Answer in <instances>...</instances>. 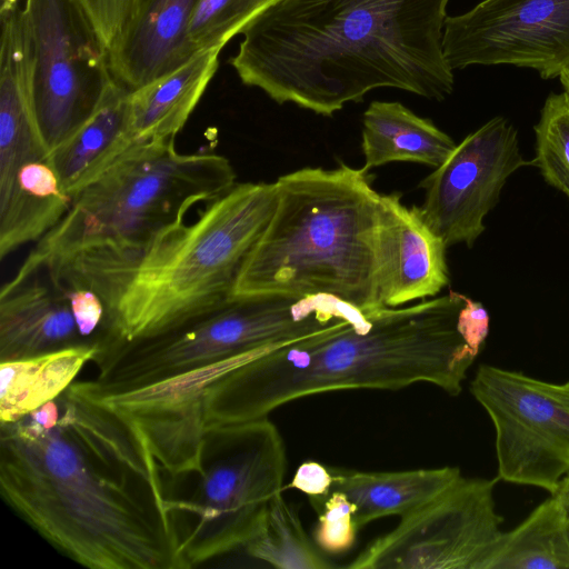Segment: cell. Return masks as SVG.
Returning a JSON list of instances; mask_svg holds the SVG:
<instances>
[{"label":"cell","instance_id":"obj_1","mask_svg":"<svg viewBox=\"0 0 569 569\" xmlns=\"http://www.w3.org/2000/svg\"><path fill=\"white\" fill-rule=\"evenodd\" d=\"M56 426L0 425L3 500L91 569H186L163 470L130 421L69 388Z\"/></svg>","mask_w":569,"mask_h":569},{"label":"cell","instance_id":"obj_2","mask_svg":"<svg viewBox=\"0 0 569 569\" xmlns=\"http://www.w3.org/2000/svg\"><path fill=\"white\" fill-rule=\"evenodd\" d=\"M450 0H277L240 32V80L277 103L331 117L371 90L443 100L455 84L442 38Z\"/></svg>","mask_w":569,"mask_h":569},{"label":"cell","instance_id":"obj_3","mask_svg":"<svg viewBox=\"0 0 569 569\" xmlns=\"http://www.w3.org/2000/svg\"><path fill=\"white\" fill-rule=\"evenodd\" d=\"M489 327L480 302L450 290L251 350L211 387L206 427L264 418L293 400L339 390H398L427 382L458 396Z\"/></svg>","mask_w":569,"mask_h":569},{"label":"cell","instance_id":"obj_4","mask_svg":"<svg viewBox=\"0 0 569 569\" xmlns=\"http://www.w3.org/2000/svg\"><path fill=\"white\" fill-rule=\"evenodd\" d=\"M276 206V182L237 183L194 222L142 246L97 244L51 263L103 301V351L160 335L230 301Z\"/></svg>","mask_w":569,"mask_h":569},{"label":"cell","instance_id":"obj_5","mask_svg":"<svg viewBox=\"0 0 569 569\" xmlns=\"http://www.w3.org/2000/svg\"><path fill=\"white\" fill-rule=\"evenodd\" d=\"M274 182V212L233 297L329 295L365 312L382 308L375 248L380 193L368 170L308 167Z\"/></svg>","mask_w":569,"mask_h":569},{"label":"cell","instance_id":"obj_6","mask_svg":"<svg viewBox=\"0 0 569 569\" xmlns=\"http://www.w3.org/2000/svg\"><path fill=\"white\" fill-rule=\"evenodd\" d=\"M236 178L226 157L180 153L174 138L134 142L71 197L66 214L24 262H56L103 243L142 246L183 223L194 204L227 193Z\"/></svg>","mask_w":569,"mask_h":569},{"label":"cell","instance_id":"obj_7","mask_svg":"<svg viewBox=\"0 0 569 569\" xmlns=\"http://www.w3.org/2000/svg\"><path fill=\"white\" fill-rule=\"evenodd\" d=\"M365 316V311L329 295L233 297L160 335L103 350L93 360L99 375L88 382L103 390L152 383Z\"/></svg>","mask_w":569,"mask_h":569},{"label":"cell","instance_id":"obj_8","mask_svg":"<svg viewBox=\"0 0 569 569\" xmlns=\"http://www.w3.org/2000/svg\"><path fill=\"white\" fill-rule=\"evenodd\" d=\"M286 471V446L268 417L207 428L199 468L170 477L189 489L166 488L189 568L253 539L271 501L282 493Z\"/></svg>","mask_w":569,"mask_h":569},{"label":"cell","instance_id":"obj_9","mask_svg":"<svg viewBox=\"0 0 569 569\" xmlns=\"http://www.w3.org/2000/svg\"><path fill=\"white\" fill-rule=\"evenodd\" d=\"M32 110L51 153L99 108L113 81L108 49L76 0H27Z\"/></svg>","mask_w":569,"mask_h":569},{"label":"cell","instance_id":"obj_10","mask_svg":"<svg viewBox=\"0 0 569 569\" xmlns=\"http://www.w3.org/2000/svg\"><path fill=\"white\" fill-rule=\"evenodd\" d=\"M470 392L493 423L497 479L555 495L569 475V381L481 365Z\"/></svg>","mask_w":569,"mask_h":569},{"label":"cell","instance_id":"obj_11","mask_svg":"<svg viewBox=\"0 0 569 569\" xmlns=\"http://www.w3.org/2000/svg\"><path fill=\"white\" fill-rule=\"evenodd\" d=\"M496 479L460 477L400 518L360 552L350 569H477L502 532L493 499Z\"/></svg>","mask_w":569,"mask_h":569},{"label":"cell","instance_id":"obj_12","mask_svg":"<svg viewBox=\"0 0 569 569\" xmlns=\"http://www.w3.org/2000/svg\"><path fill=\"white\" fill-rule=\"evenodd\" d=\"M70 203L34 121L30 82L8 71L0 78V259L41 240Z\"/></svg>","mask_w":569,"mask_h":569},{"label":"cell","instance_id":"obj_13","mask_svg":"<svg viewBox=\"0 0 569 569\" xmlns=\"http://www.w3.org/2000/svg\"><path fill=\"white\" fill-rule=\"evenodd\" d=\"M442 49L452 70L512 64L559 78L569 71V0H483L447 17Z\"/></svg>","mask_w":569,"mask_h":569},{"label":"cell","instance_id":"obj_14","mask_svg":"<svg viewBox=\"0 0 569 569\" xmlns=\"http://www.w3.org/2000/svg\"><path fill=\"white\" fill-rule=\"evenodd\" d=\"M528 163L515 127L506 118L495 117L468 134L420 181L425 199L419 211L447 247H472L507 180Z\"/></svg>","mask_w":569,"mask_h":569},{"label":"cell","instance_id":"obj_15","mask_svg":"<svg viewBox=\"0 0 569 569\" xmlns=\"http://www.w3.org/2000/svg\"><path fill=\"white\" fill-rule=\"evenodd\" d=\"M401 193L379 194L376 221L377 287L383 307L436 297L450 282L447 246L408 207Z\"/></svg>","mask_w":569,"mask_h":569},{"label":"cell","instance_id":"obj_16","mask_svg":"<svg viewBox=\"0 0 569 569\" xmlns=\"http://www.w3.org/2000/svg\"><path fill=\"white\" fill-rule=\"evenodd\" d=\"M84 339L51 269L22 263L0 291V362L37 357ZM98 342V341H97Z\"/></svg>","mask_w":569,"mask_h":569},{"label":"cell","instance_id":"obj_17","mask_svg":"<svg viewBox=\"0 0 569 569\" xmlns=\"http://www.w3.org/2000/svg\"><path fill=\"white\" fill-rule=\"evenodd\" d=\"M198 0H143L109 48L113 79L133 91L188 62L193 56L188 29Z\"/></svg>","mask_w":569,"mask_h":569},{"label":"cell","instance_id":"obj_18","mask_svg":"<svg viewBox=\"0 0 569 569\" xmlns=\"http://www.w3.org/2000/svg\"><path fill=\"white\" fill-rule=\"evenodd\" d=\"M332 476L330 491L343 493L355 508L358 529L389 516L399 518L420 508L462 475L458 467L400 471H359L328 467Z\"/></svg>","mask_w":569,"mask_h":569},{"label":"cell","instance_id":"obj_19","mask_svg":"<svg viewBox=\"0 0 569 569\" xmlns=\"http://www.w3.org/2000/svg\"><path fill=\"white\" fill-rule=\"evenodd\" d=\"M222 48L203 50L188 62L129 93V129L134 142L174 138L214 76Z\"/></svg>","mask_w":569,"mask_h":569},{"label":"cell","instance_id":"obj_20","mask_svg":"<svg viewBox=\"0 0 569 569\" xmlns=\"http://www.w3.org/2000/svg\"><path fill=\"white\" fill-rule=\"evenodd\" d=\"M129 93L113 79L96 112L50 153L70 197L134 143L129 129Z\"/></svg>","mask_w":569,"mask_h":569},{"label":"cell","instance_id":"obj_21","mask_svg":"<svg viewBox=\"0 0 569 569\" xmlns=\"http://www.w3.org/2000/svg\"><path fill=\"white\" fill-rule=\"evenodd\" d=\"M457 143L430 119L396 101H372L362 118L363 168L406 161L440 167Z\"/></svg>","mask_w":569,"mask_h":569},{"label":"cell","instance_id":"obj_22","mask_svg":"<svg viewBox=\"0 0 569 569\" xmlns=\"http://www.w3.org/2000/svg\"><path fill=\"white\" fill-rule=\"evenodd\" d=\"M98 352L99 342L89 341L37 357L0 362V422L21 420L57 399Z\"/></svg>","mask_w":569,"mask_h":569},{"label":"cell","instance_id":"obj_23","mask_svg":"<svg viewBox=\"0 0 569 569\" xmlns=\"http://www.w3.org/2000/svg\"><path fill=\"white\" fill-rule=\"evenodd\" d=\"M568 520L551 495L516 528L501 532L477 569H569Z\"/></svg>","mask_w":569,"mask_h":569},{"label":"cell","instance_id":"obj_24","mask_svg":"<svg viewBox=\"0 0 569 569\" xmlns=\"http://www.w3.org/2000/svg\"><path fill=\"white\" fill-rule=\"evenodd\" d=\"M243 548L252 558L279 569L332 568L306 533L297 508L282 493L271 501L259 532Z\"/></svg>","mask_w":569,"mask_h":569},{"label":"cell","instance_id":"obj_25","mask_svg":"<svg viewBox=\"0 0 569 569\" xmlns=\"http://www.w3.org/2000/svg\"><path fill=\"white\" fill-rule=\"evenodd\" d=\"M536 159L543 179L569 198V93H550L535 126Z\"/></svg>","mask_w":569,"mask_h":569},{"label":"cell","instance_id":"obj_26","mask_svg":"<svg viewBox=\"0 0 569 569\" xmlns=\"http://www.w3.org/2000/svg\"><path fill=\"white\" fill-rule=\"evenodd\" d=\"M277 0H198L188 38L194 53L223 46Z\"/></svg>","mask_w":569,"mask_h":569},{"label":"cell","instance_id":"obj_27","mask_svg":"<svg viewBox=\"0 0 569 569\" xmlns=\"http://www.w3.org/2000/svg\"><path fill=\"white\" fill-rule=\"evenodd\" d=\"M318 498L325 499L313 535L316 545L328 553L348 551L355 543L358 530L352 503L339 491H330L326 497Z\"/></svg>","mask_w":569,"mask_h":569},{"label":"cell","instance_id":"obj_28","mask_svg":"<svg viewBox=\"0 0 569 569\" xmlns=\"http://www.w3.org/2000/svg\"><path fill=\"white\" fill-rule=\"evenodd\" d=\"M109 50L139 11L143 0H76Z\"/></svg>","mask_w":569,"mask_h":569},{"label":"cell","instance_id":"obj_29","mask_svg":"<svg viewBox=\"0 0 569 569\" xmlns=\"http://www.w3.org/2000/svg\"><path fill=\"white\" fill-rule=\"evenodd\" d=\"M332 476L328 467L317 461L301 463L289 485L312 497H326L331 489Z\"/></svg>","mask_w":569,"mask_h":569},{"label":"cell","instance_id":"obj_30","mask_svg":"<svg viewBox=\"0 0 569 569\" xmlns=\"http://www.w3.org/2000/svg\"><path fill=\"white\" fill-rule=\"evenodd\" d=\"M555 496L560 500L562 503L567 516L569 518V475L562 480L560 487L558 488Z\"/></svg>","mask_w":569,"mask_h":569},{"label":"cell","instance_id":"obj_31","mask_svg":"<svg viewBox=\"0 0 569 569\" xmlns=\"http://www.w3.org/2000/svg\"><path fill=\"white\" fill-rule=\"evenodd\" d=\"M560 82L562 87L565 88V91L569 93V71L565 72L559 77Z\"/></svg>","mask_w":569,"mask_h":569},{"label":"cell","instance_id":"obj_32","mask_svg":"<svg viewBox=\"0 0 569 569\" xmlns=\"http://www.w3.org/2000/svg\"><path fill=\"white\" fill-rule=\"evenodd\" d=\"M17 6V0H2L1 9H10Z\"/></svg>","mask_w":569,"mask_h":569},{"label":"cell","instance_id":"obj_33","mask_svg":"<svg viewBox=\"0 0 569 569\" xmlns=\"http://www.w3.org/2000/svg\"><path fill=\"white\" fill-rule=\"evenodd\" d=\"M568 536H569V520H568Z\"/></svg>","mask_w":569,"mask_h":569}]
</instances>
